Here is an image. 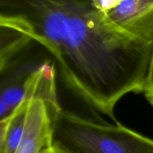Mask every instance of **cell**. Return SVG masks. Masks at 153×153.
<instances>
[{"label":"cell","instance_id":"6da1fadb","mask_svg":"<svg viewBox=\"0 0 153 153\" xmlns=\"http://www.w3.org/2000/svg\"><path fill=\"white\" fill-rule=\"evenodd\" d=\"M51 58L74 94L119 123L117 104L146 90L153 43L117 30L91 0H71L62 40Z\"/></svg>","mask_w":153,"mask_h":153},{"label":"cell","instance_id":"7a4b0ae2","mask_svg":"<svg viewBox=\"0 0 153 153\" xmlns=\"http://www.w3.org/2000/svg\"><path fill=\"white\" fill-rule=\"evenodd\" d=\"M54 143L70 153H153V140L122 124L93 120L61 109L54 117Z\"/></svg>","mask_w":153,"mask_h":153},{"label":"cell","instance_id":"3957f363","mask_svg":"<svg viewBox=\"0 0 153 153\" xmlns=\"http://www.w3.org/2000/svg\"><path fill=\"white\" fill-rule=\"evenodd\" d=\"M103 13L119 31L153 43V0H122Z\"/></svg>","mask_w":153,"mask_h":153},{"label":"cell","instance_id":"277c9868","mask_svg":"<svg viewBox=\"0 0 153 153\" xmlns=\"http://www.w3.org/2000/svg\"><path fill=\"white\" fill-rule=\"evenodd\" d=\"M54 117L47 105L40 100H30L23 136L15 153H40L54 143Z\"/></svg>","mask_w":153,"mask_h":153},{"label":"cell","instance_id":"5b68a950","mask_svg":"<svg viewBox=\"0 0 153 153\" xmlns=\"http://www.w3.org/2000/svg\"><path fill=\"white\" fill-rule=\"evenodd\" d=\"M40 64L34 61L25 63L1 82L0 119L7 117L23 101L27 78Z\"/></svg>","mask_w":153,"mask_h":153},{"label":"cell","instance_id":"8992f818","mask_svg":"<svg viewBox=\"0 0 153 153\" xmlns=\"http://www.w3.org/2000/svg\"><path fill=\"white\" fill-rule=\"evenodd\" d=\"M30 100H23L7 117L0 121V153H15L19 146L26 122Z\"/></svg>","mask_w":153,"mask_h":153},{"label":"cell","instance_id":"52a82bcc","mask_svg":"<svg viewBox=\"0 0 153 153\" xmlns=\"http://www.w3.org/2000/svg\"><path fill=\"white\" fill-rule=\"evenodd\" d=\"M146 91H153V64L152 70H151L150 76H149V80H148L147 85H146V90H145V91L143 93H145Z\"/></svg>","mask_w":153,"mask_h":153},{"label":"cell","instance_id":"ba28073f","mask_svg":"<svg viewBox=\"0 0 153 153\" xmlns=\"http://www.w3.org/2000/svg\"><path fill=\"white\" fill-rule=\"evenodd\" d=\"M53 146H54V152L55 153H70L67 150H66L65 149H64L62 146L57 144V143H54Z\"/></svg>","mask_w":153,"mask_h":153},{"label":"cell","instance_id":"9c48e42d","mask_svg":"<svg viewBox=\"0 0 153 153\" xmlns=\"http://www.w3.org/2000/svg\"><path fill=\"white\" fill-rule=\"evenodd\" d=\"M143 94L147 101L150 103L151 105L153 106V91H146Z\"/></svg>","mask_w":153,"mask_h":153},{"label":"cell","instance_id":"30bf717a","mask_svg":"<svg viewBox=\"0 0 153 153\" xmlns=\"http://www.w3.org/2000/svg\"><path fill=\"white\" fill-rule=\"evenodd\" d=\"M40 153H55L54 152L53 145H52V146H46V147L43 148V149L40 151Z\"/></svg>","mask_w":153,"mask_h":153}]
</instances>
